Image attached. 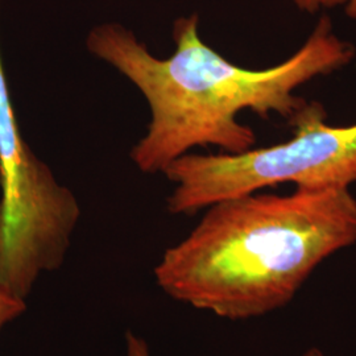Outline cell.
<instances>
[{
	"label": "cell",
	"mask_w": 356,
	"mask_h": 356,
	"mask_svg": "<svg viewBox=\"0 0 356 356\" xmlns=\"http://www.w3.org/2000/svg\"><path fill=\"white\" fill-rule=\"evenodd\" d=\"M302 356H326L318 347H310L309 350H306L305 354Z\"/></svg>",
	"instance_id": "cell-9"
},
{
	"label": "cell",
	"mask_w": 356,
	"mask_h": 356,
	"mask_svg": "<svg viewBox=\"0 0 356 356\" xmlns=\"http://www.w3.org/2000/svg\"><path fill=\"white\" fill-rule=\"evenodd\" d=\"M0 289L26 301L44 272L63 266L81 216L22 138L0 58Z\"/></svg>",
	"instance_id": "cell-4"
},
{
	"label": "cell",
	"mask_w": 356,
	"mask_h": 356,
	"mask_svg": "<svg viewBox=\"0 0 356 356\" xmlns=\"http://www.w3.org/2000/svg\"><path fill=\"white\" fill-rule=\"evenodd\" d=\"M173 41L175 53L159 58L134 32L116 23L92 28L86 40L90 53L128 78L149 104L147 134L131 151L144 173H163L198 147L213 145L225 153L254 148V129L241 123L238 115L251 111L289 120L306 102L298 89L355 58V47L335 32L326 15L297 51L263 69L234 64L207 45L197 13L178 17Z\"/></svg>",
	"instance_id": "cell-1"
},
{
	"label": "cell",
	"mask_w": 356,
	"mask_h": 356,
	"mask_svg": "<svg viewBox=\"0 0 356 356\" xmlns=\"http://www.w3.org/2000/svg\"><path fill=\"white\" fill-rule=\"evenodd\" d=\"M343 7L346 15H347L350 19L356 20V0H346Z\"/></svg>",
	"instance_id": "cell-8"
},
{
	"label": "cell",
	"mask_w": 356,
	"mask_h": 356,
	"mask_svg": "<svg viewBox=\"0 0 356 356\" xmlns=\"http://www.w3.org/2000/svg\"><path fill=\"white\" fill-rule=\"evenodd\" d=\"M356 244L351 188L252 193L206 209L154 268L173 300L220 318L267 316L288 305L334 254Z\"/></svg>",
	"instance_id": "cell-2"
},
{
	"label": "cell",
	"mask_w": 356,
	"mask_h": 356,
	"mask_svg": "<svg viewBox=\"0 0 356 356\" xmlns=\"http://www.w3.org/2000/svg\"><path fill=\"white\" fill-rule=\"evenodd\" d=\"M289 140L241 153H186L163 172L176 188L172 214L193 216L211 204L282 184L302 189L351 188L356 182V123L332 126L319 102L289 119Z\"/></svg>",
	"instance_id": "cell-3"
},
{
	"label": "cell",
	"mask_w": 356,
	"mask_h": 356,
	"mask_svg": "<svg viewBox=\"0 0 356 356\" xmlns=\"http://www.w3.org/2000/svg\"><path fill=\"white\" fill-rule=\"evenodd\" d=\"M293 4L302 13H318L344 6L346 0H291Z\"/></svg>",
	"instance_id": "cell-6"
},
{
	"label": "cell",
	"mask_w": 356,
	"mask_h": 356,
	"mask_svg": "<svg viewBox=\"0 0 356 356\" xmlns=\"http://www.w3.org/2000/svg\"><path fill=\"white\" fill-rule=\"evenodd\" d=\"M127 356H151L147 342L134 332H127L126 337Z\"/></svg>",
	"instance_id": "cell-7"
},
{
	"label": "cell",
	"mask_w": 356,
	"mask_h": 356,
	"mask_svg": "<svg viewBox=\"0 0 356 356\" xmlns=\"http://www.w3.org/2000/svg\"><path fill=\"white\" fill-rule=\"evenodd\" d=\"M24 300L13 297L0 289V331L13 319L20 317L26 312Z\"/></svg>",
	"instance_id": "cell-5"
}]
</instances>
